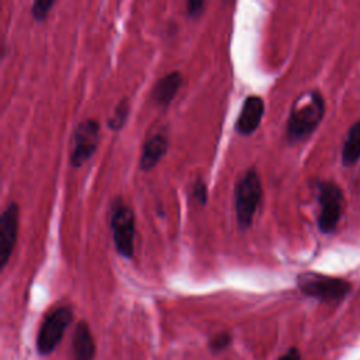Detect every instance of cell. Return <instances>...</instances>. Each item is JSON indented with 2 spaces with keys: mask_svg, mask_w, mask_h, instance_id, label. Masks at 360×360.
Segmentation results:
<instances>
[{
  "mask_svg": "<svg viewBox=\"0 0 360 360\" xmlns=\"http://www.w3.org/2000/svg\"><path fill=\"white\" fill-rule=\"evenodd\" d=\"M325 114V102L316 91L303 93L293 104L287 120V140L297 144L307 140L323 122Z\"/></svg>",
  "mask_w": 360,
  "mask_h": 360,
  "instance_id": "1",
  "label": "cell"
},
{
  "mask_svg": "<svg viewBox=\"0 0 360 360\" xmlns=\"http://www.w3.org/2000/svg\"><path fill=\"white\" fill-rule=\"evenodd\" d=\"M263 186L256 169H248L235 186V213L241 229L251 228L262 202Z\"/></svg>",
  "mask_w": 360,
  "mask_h": 360,
  "instance_id": "2",
  "label": "cell"
},
{
  "mask_svg": "<svg viewBox=\"0 0 360 360\" xmlns=\"http://www.w3.org/2000/svg\"><path fill=\"white\" fill-rule=\"evenodd\" d=\"M113 243L120 256L133 259L135 252V214L123 198H114L110 209Z\"/></svg>",
  "mask_w": 360,
  "mask_h": 360,
  "instance_id": "3",
  "label": "cell"
},
{
  "mask_svg": "<svg viewBox=\"0 0 360 360\" xmlns=\"http://www.w3.org/2000/svg\"><path fill=\"white\" fill-rule=\"evenodd\" d=\"M297 287L303 294L321 301H339L345 299L352 289V286L343 278L315 272L299 274Z\"/></svg>",
  "mask_w": 360,
  "mask_h": 360,
  "instance_id": "4",
  "label": "cell"
},
{
  "mask_svg": "<svg viewBox=\"0 0 360 360\" xmlns=\"http://www.w3.org/2000/svg\"><path fill=\"white\" fill-rule=\"evenodd\" d=\"M318 228L324 234L335 231L343 210V193L334 182L318 183Z\"/></svg>",
  "mask_w": 360,
  "mask_h": 360,
  "instance_id": "5",
  "label": "cell"
},
{
  "mask_svg": "<svg viewBox=\"0 0 360 360\" xmlns=\"http://www.w3.org/2000/svg\"><path fill=\"white\" fill-rule=\"evenodd\" d=\"M72 319L73 314L69 307L55 308L44 318V323L37 337V350L39 354H50L55 350Z\"/></svg>",
  "mask_w": 360,
  "mask_h": 360,
  "instance_id": "6",
  "label": "cell"
},
{
  "mask_svg": "<svg viewBox=\"0 0 360 360\" xmlns=\"http://www.w3.org/2000/svg\"><path fill=\"white\" fill-rule=\"evenodd\" d=\"M100 144V124L93 118L79 123L72 137L70 165L73 168L84 167L97 151Z\"/></svg>",
  "mask_w": 360,
  "mask_h": 360,
  "instance_id": "7",
  "label": "cell"
},
{
  "mask_svg": "<svg viewBox=\"0 0 360 360\" xmlns=\"http://www.w3.org/2000/svg\"><path fill=\"white\" fill-rule=\"evenodd\" d=\"M19 218L20 207L15 202L8 205L2 217H0V262H2V269L9 263L17 244Z\"/></svg>",
  "mask_w": 360,
  "mask_h": 360,
  "instance_id": "8",
  "label": "cell"
},
{
  "mask_svg": "<svg viewBox=\"0 0 360 360\" xmlns=\"http://www.w3.org/2000/svg\"><path fill=\"white\" fill-rule=\"evenodd\" d=\"M265 115V102L260 96L252 95L248 96L244 100L241 113H239L236 123H235V131L239 135H252L260 126L262 120Z\"/></svg>",
  "mask_w": 360,
  "mask_h": 360,
  "instance_id": "9",
  "label": "cell"
},
{
  "mask_svg": "<svg viewBox=\"0 0 360 360\" xmlns=\"http://www.w3.org/2000/svg\"><path fill=\"white\" fill-rule=\"evenodd\" d=\"M182 85L183 75L179 70H172L156 81L151 92V99L155 102V104L167 107L176 97Z\"/></svg>",
  "mask_w": 360,
  "mask_h": 360,
  "instance_id": "10",
  "label": "cell"
},
{
  "mask_svg": "<svg viewBox=\"0 0 360 360\" xmlns=\"http://www.w3.org/2000/svg\"><path fill=\"white\" fill-rule=\"evenodd\" d=\"M168 151H169V140L165 134L156 133L155 135L149 137L142 148L140 168L145 172L152 171L159 162H161V159L168 153Z\"/></svg>",
  "mask_w": 360,
  "mask_h": 360,
  "instance_id": "11",
  "label": "cell"
},
{
  "mask_svg": "<svg viewBox=\"0 0 360 360\" xmlns=\"http://www.w3.org/2000/svg\"><path fill=\"white\" fill-rule=\"evenodd\" d=\"M96 345L86 321H81L73 334V360H93Z\"/></svg>",
  "mask_w": 360,
  "mask_h": 360,
  "instance_id": "12",
  "label": "cell"
},
{
  "mask_svg": "<svg viewBox=\"0 0 360 360\" xmlns=\"http://www.w3.org/2000/svg\"><path fill=\"white\" fill-rule=\"evenodd\" d=\"M360 159V122L352 126L349 130L343 148H342V164L345 167L354 165Z\"/></svg>",
  "mask_w": 360,
  "mask_h": 360,
  "instance_id": "13",
  "label": "cell"
},
{
  "mask_svg": "<svg viewBox=\"0 0 360 360\" xmlns=\"http://www.w3.org/2000/svg\"><path fill=\"white\" fill-rule=\"evenodd\" d=\"M129 115H130V102L129 99H122L114 107L111 115L107 118L108 129L113 131H120L126 126Z\"/></svg>",
  "mask_w": 360,
  "mask_h": 360,
  "instance_id": "14",
  "label": "cell"
},
{
  "mask_svg": "<svg viewBox=\"0 0 360 360\" xmlns=\"http://www.w3.org/2000/svg\"><path fill=\"white\" fill-rule=\"evenodd\" d=\"M55 6L54 0H37L31 6V15L35 21L43 23L48 19L51 9Z\"/></svg>",
  "mask_w": 360,
  "mask_h": 360,
  "instance_id": "15",
  "label": "cell"
},
{
  "mask_svg": "<svg viewBox=\"0 0 360 360\" xmlns=\"http://www.w3.org/2000/svg\"><path fill=\"white\" fill-rule=\"evenodd\" d=\"M191 194L198 206H206L209 200V189L203 179H197L191 186Z\"/></svg>",
  "mask_w": 360,
  "mask_h": 360,
  "instance_id": "16",
  "label": "cell"
},
{
  "mask_svg": "<svg viewBox=\"0 0 360 360\" xmlns=\"http://www.w3.org/2000/svg\"><path fill=\"white\" fill-rule=\"evenodd\" d=\"M206 8H207V3L203 2V0H189V2L186 3L187 16L191 19H198L200 16H203Z\"/></svg>",
  "mask_w": 360,
  "mask_h": 360,
  "instance_id": "17",
  "label": "cell"
},
{
  "mask_svg": "<svg viewBox=\"0 0 360 360\" xmlns=\"http://www.w3.org/2000/svg\"><path fill=\"white\" fill-rule=\"evenodd\" d=\"M229 343H231V335L228 332H221L213 337V339L210 341V348L213 352H221L225 348H228Z\"/></svg>",
  "mask_w": 360,
  "mask_h": 360,
  "instance_id": "18",
  "label": "cell"
},
{
  "mask_svg": "<svg viewBox=\"0 0 360 360\" xmlns=\"http://www.w3.org/2000/svg\"><path fill=\"white\" fill-rule=\"evenodd\" d=\"M278 360H301V353L297 348H290L285 354L278 357Z\"/></svg>",
  "mask_w": 360,
  "mask_h": 360,
  "instance_id": "19",
  "label": "cell"
}]
</instances>
